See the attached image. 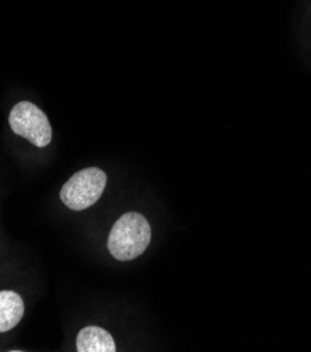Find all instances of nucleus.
Segmentation results:
<instances>
[{
    "label": "nucleus",
    "instance_id": "7ed1b4c3",
    "mask_svg": "<svg viewBox=\"0 0 311 352\" xmlns=\"http://www.w3.org/2000/svg\"><path fill=\"white\" fill-rule=\"evenodd\" d=\"M9 124L14 133L25 138L37 146L45 148L52 140V126L47 114L30 101L17 102L9 116Z\"/></svg>",
    "mask_w": 311,
    "mask_h": 352
},
{
    "label": "nucleus",
    "instance_id": "20e7f679",
    "mask_svg": "<svg viewBox=\"0 0 311 352\" xmlns=\"http://www.w3.org/2000/svg\"><path fill=\"white\" fill-rule=\"evenodd\" d=\"M79 352H114L117 351L113 336L101 327H84L76 340Z\"/></svg>",
    "mask_w": 311,
    "mask_h": 352
},
{
    "label": "nucleus",
    "instance_id": "f257e3e1",
    "mask_svg": "<svg viewBox=\"0 0 311 352\" xmlns=\"http://www.w3.org/2000/svg\"><path fill=\"white\" fill-rule=\"evenodd\" d=\"M152 239L148 219L137 214L122 215L113 226L108 237V250L119 261H130L145 253Z\"/></svg>",
    "mask_w": 311,
    "mask_h": 352
},
{
    "label": "nucleus",
    "instance_id": "39448f33",
    "mask_svg": "<svg viewBox=\"0 0 311 352\" xmlns=\"http://www.w3.org/2000/svg\"><path fill=\"white\" fill-rule=\"evenodd\" d=\"M24 316V302L13 291L0 292V333L14 329Z\"/></svg>",
    "mask_w": 311,
    "mask_h": 352
},
{
    "label": "nucleus",
    "instance_id": "f03ea898",
    "mask_svg": "<svg viewBox=\"0 0 311 352\" xmlns=\"http://www.w3.org/2000/svg\"><path fill=\"white\" fill-rule=\"evenodd\" d=\"M107 186V174L98 167H89L78 171L69 179L62 190V202L73 210H83L93 206L102 195Z\"/></svg>",
    "mask_w": 311,
    "mask_h": 352
}]
</instances>
